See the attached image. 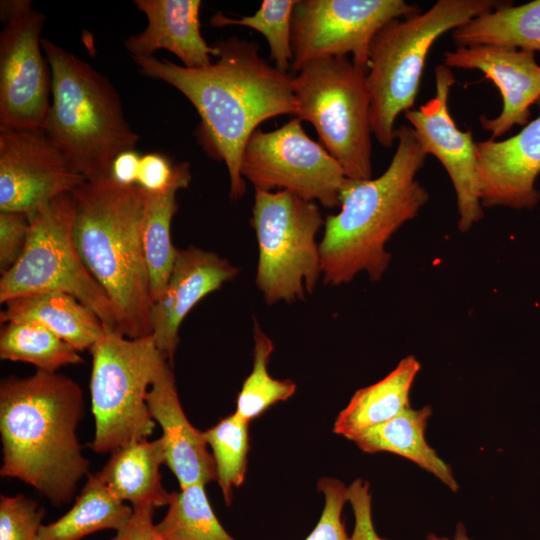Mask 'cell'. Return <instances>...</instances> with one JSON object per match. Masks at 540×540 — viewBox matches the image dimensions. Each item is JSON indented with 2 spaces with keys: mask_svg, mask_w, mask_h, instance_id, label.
<instances>
[{
  "mask_svg": "<svg viewBox=\"0 0 540 540\" xmlns=\"http://www.w3.org/2000/svg\"><path fill=\"white\" fill-rule=\"evenodd\" d=\"M3 325L0 333L2 360L30 363L48 372L83 363L76 348L43 326L29 322Z\"/></svg>",
  "mask_w": 540,
  "mask_h": 540,
  "instance_id": "83f0119b",
  "label": "cell"
},
{
  "mask_svg": "<svg viewBox=\"0 0 540 540\" xmlns=\"http://www.w3.org/2000/svg\"><path fill=\"white\" fill-rule=\"evenodd\" d=\"M506 4L496 0H439L424 12L386 23L369 47L367 84L372 133L392 148L401 113L416 101L427 55L443 34Z\"/></svg>",
  "mask_w": 540,
  "mask_h": 540,
  "instance_id": "8992f818",
  "label": "cell"
},
{
  "mask_svg": "<svg viewBox=\"0 0 540 540\" xmlns=\"http://www.w3.org/2000/svg\"><path fill=\"white\" fill-rule=\"evenodd\" d=\"M253 338V368L242 384L235 411L249 423L275 403L288 400L296 391L293 381L275 379L268 372L267 366L274 346L257 322Z\"/></svg>",
  "mask_w": 540,
  "mask_h": 540,
  "instance_id": "f546056e",
  "label": "cell"
},
{
  "mask_svg": "<svg viewBox=\"0 0 540 540\" xmlns=\"http://www.w3.org/2000/svg\"><path fill=\"white\" fill-rule=\"evenodd\" d=\"M324 223L315 202L287 190L255 189L256 284L268 304L295 302L313 292L322 274L316 234Z\"/></svg>",
  "mask_w": 540,
  "mask_h": 540,
  "instance_id": "30bf717a",
  "label": "cell"
},
{
  "mask_svg": "<svg viewBox=\"0 0 540 540\" xmlns=\"http://www.w3.org/2000/svg\"><path fill=\"white\" fill-rule=\"evenodd\" d=\"M293 77L295 116L310 122L348 179L372 178L371 97L367 71L347 56L304 65Z\"/></svg>",
  "mask_w": 540,
  "mask_h": 540,
  "instance_id": "52a82bcc",
  "label": "cell"
},
{
  "mask_svg": "<svg viewBox=\"0 0 540 540\" xmlns=\"http://www.w3.org/2000/svg\"><path fill=\"white\" fill-rule=\"evenodd\" d=\"M420 368L414 356H407L383 379L357 390L338 414L333 432L354 441L366 430L402 413L410 407V390Z\"/></svg>",
  "mask_w": 540,
  "mask_h": 540,
  "instance_id": "603a6c76",
  "label": "cell"
},
{
  "mask_svg": "<svg viewBox=\"0 0 540 540\" xmlns=\"http://www.w3.org/2000/svg\"><path fill=\"white\" fill-rule=\"evenodd\" d=\"M0 131L42 130L52 76L40 37L45 15L28 0L1 1Z\"/></svg>",
  "mask_w": 540,
  "mask_h": 540,
  "instance_id": "7c38bea8",
  "label": "cell"
},
{
  "mask_svg": "<svg viewBox=\"0 0 540 540\" xmlns=\"http://www.w3.org/2000/svg\"><path fill=\"white\" fill-rule=\"evenodd\" d=\"M30 229L17 262L0 278V303L48 291L70 294L118 330L115 308L83 263L73 238L75 203L61 195L28 216Z\"/></svg>",
  "mask_w": 540,
  "mask_h": 540,
  "instance_id": "9c48e42d",
  "label": "cell"
},
{
  "mask_svg": "<svg viewBox=\"0 0 540 540\" xmlns=\"http://www.w3.org/2000/svg\"><path fill=\"white\" fill-rule=\"evenodd\" d=\"M317 489L323 494L321 516L305 540H351L342 518L344 505L349 501V489L336 478L322 477Z\"/></svg>",
  "mask_w": 540,
  "mask_h": 540,
  "instance_id": "836d02e7",
  "label": "cell"
},
{
  "mask_svg": "<svg viewBox=\"0 0 540 540\" xmlns=\"http://www.w3.org/2000/svg\"><path fill=\"white\" fill-rule=\"evenodd\" d=\"M238 272L237 267L214 252L194 246L178 251L167 287L151 309L152 337L172 366L185 317Z\"/></svg>",
  "mask_w": 540,
  "mask_h": 540,
  "instance_id": "ac0fdd59",
  "label": "cell"
},
{
  "mask_svg": "<svg viewBox=\"0 0 540 540\" xmlns=\"http://www.w3.org/2000/svg\"><path fill=\"white\" fill-rule=\"evenodd\" d=\"M155 528L163 540H236L219 522L200 483L172 492Z\"/></svg>",
  "mask_w": 540,
  "mask_h": 540,
  "instance_id": "f1b7e54d",
  "label": "cell"
},
{
  "mask_svg": "<svg viewBox=\"0 0 540 540\" xmlns=\"http://www.w3.org/2000/svg\"><path fill=\"white\" fill-rule=\"evenodd\" d=\"M420 12L403 0H297L291 22V65L299 71L326 57L352 55L368 69L374 35L390 20Z\"/></svg>",
  "mask_w": 540,
  "mask_h": 540,
  "instance_id": "4fadbf2b",
  "label": "cell"
},
{
  "mask_svg": "<svg viewBox=\"0 0 540 540\" xmlns=\"http://www.w3.org/2000/svg\"><path fill=\"white\" fill-rule=\"evenodd\" d=\"M397 148L377 178H346L339 196L340 211L328 215L319 243L323 282L338 286L366 272L372 281L387 270L385 249L393 234L417 216L429 194L417 180L427 155L412 128L396 129Z\"/></svg>",
  "mask_w": 540,
  "mask_h": 540,
  "instance_id": "3957f363",
  "label": "cell"
},
{
  "mask_svg": "<svg viewBox=\"0 0 540 540\" xmlns=\"http://www.w3.org/2000/svg\"><path fill=\"white\" fill-rule=\"evenodd\" d=\"M0 313L2 324L35 323L70 343L79 352L90 350L107 326L98 315L74 296L48 291L7 301Z\"/></svg>",
  "mask_w": 540,
  "mask_h": 540,
  "instance_id": "44dd1931",
  "label": "cell"
},
{
  "mask_svg": "<svg viewBox=\"0 0 540 540\" xmlns=\"http://www.w3.org/2000/svg\"><path fill=\"white\" fill-rule=\"evenodd\" d=\"M45 509L23 494L0 496V540H35Z\"/></svg>",
  "mask_w": 540,
  "mask_h": 540,
  "instance_id": "d6a6232c",
  "label": "cell"
},
{
  "mask_svg": "<svg viewBox=\"0 0 540 540\" xmlns=\"http://www.w3.org/2000/svg\"><path fill=\"white\" fill-rule=\"evenodd\" d=\"M52 76L50 108L42 130L85 180L110 176L114 158L139 136L127 121L108 77L73 53L42 38Z\"/></svg>",
  "mask_w": 540,
  "mask_h": 540,
  "instance_id": "5b68a950",
  "label": "cell"
},
{
  "mask_svg": "<svg viewBox=\"0 0 540 540\" xmlns=\"http://www.w3.org/2000/svg\"><path fill=\"white\" fill-rule=\"evenodd\" d=\"M84 181L43 130L0 131V212L30 216Z\"/></svg>",
  "mask_w": 540,
  "mask_h": 540,
  "instance_id": "9a60e30c",
  "label": "cell"
},
{
  "mask_svg": "<svg viewBox=\"0 0 540 540\" xmlns=\"http://www.w3.org/2000/svg\"><path fill=\"white\" fill-rule=\"evenodd\" d=\"M459 46L497 45L540 52V0L504 4L452 31Z\"/></svg>",
  "mask_w": 540,
  "mask_h": 540,
  "instance_id": "484cf974",
  "label": "cell"
},
{
  "mask_svg": "<svg viewBox=\"0 0 540 540\" xmlns=\"http://www.w3.org/2000/svg\"><path fill=\"white\" fill-rule=\"evenodd\" d=\"M213 46L216 60L203 68L154 56L132 60L144 75L173 86L192 103L201 119L200 142L226 165L229 196L238 200L246 192L241 161L251 135L267 119L295 116L293 77L263 59L255 42L230 37Z\"/></svg>",
  "mask_w": 540,
  "mask_h": 540,
  "instance_id": "6da1fadb",
  "label": "cell"
},
{
  "mask_svg": "<svg viewBox=\"0 0 540 540\" xmlns=\"http://www.w3.org/2000/svg\"><path fill=\"white\" fill-rule=\"evenodd\" d=\"M383 540H385V539H383ZM427 540H471V539L467 536L466 529H465L464 525L459 523L453 537H451V538H449V537H439V536H436L435 534H429L427 536Z\"/></svg>",
  "mask_w": 540,
  "mask_h": 540,
  "instance_id": "f35d334b",
  "label": "cell"
},
{
  "mask_svg": "<svg viewBox=\"0 0 540 540\" xmlns=\"http://www.w3.org/2000/svg\"><path fill=\"white\" fill-rule=\"evenodd\" d=\"M178 190L179 187L173 186L159 193L148 192L143 249L153 303L164 293L179 251L171 239L172 219L178 209Z\"/></svg>",
  "mask_w": 540,
  "mask_h": 540,
  "instance_id": "4316f807",
  "label": "cell"
},
{
  "mask_svg": "<svg viewBox=\"0 0 540 540\" xmlns=\"http://www.w3.org/2000/svg\"><path fill=\"white\" fill-rule=\"evenodd\" d=\"M30 220L27 214L0 212V271L3 274L20 258L27 242Z\"/></svg>",
  "mask_w": 540,
  "mask_h": 540,
  "instance_id": "d590c367",
  "label": "cell"
},
{
  "mask_svg": "<svg viewBox=\"0 0 540 540\" xmlns=\"http://www.w3.org/2000/svg\"><path fill=\"white\" fill-rule=\"evenodd\" d=\"M190 181L188 163L173 165L166 156L159 153L141 156L136 185L145 191L159 193L173 186L185 189Z\"/></svg>",
  "mask_w": 540,
  "mask_h": 540,
  "instance_id": "e575fe53",
  "label": "cell"
},
{
  "mask_svg": "<svg viewBox=\"0 0 540 540\" xmlns=\"http://www.w3.org/2000/svg\"><path fill=\"white\" fill-rule=\"evenodd\" d=\"M248 426L249 422L234 412L202 431L204 440L212 449L217 481L227 505L232 502L233 487L241 486L246 476Z\"/></svg>",
  "mask_w": 540,
  "mask_h": 540,
  "instance_id": "4dcf8cb0",
  "label": "cell"
},
{
  "mask_svg": "<svg viewBox=\"0 0 540 540\" xmlns=\"http://www.w3.org/2000/svg\"><path fill=\"white\" fill-rule=\"evenodd\" d=\"M444 65L481 71L502 97V110L494 118L482 115L480 123L491 139L503 136L515 125L525 126L530 107L540 99V65L534 52L497 45L459 46L443 54Z\"/></svg>",
  "mask_w": 540,
  "mask_h": 540,
  "instance_id": "2e32d148",
  "label": "cell"
},
{
  "mask_svg": "<svg viewBox=\"0 0 540 540\" xmlns=\"http://www.w3.org/2000/svg\"><path fill=\"white\" fill-rule=\"evenodd\" d=\"M151 417L162 428L165 465L180 488L217 480L216 466L202 431L189 422L181 406L172 365L160 367L146 397Z\"/></svg>",
  "mask_w": 540,
  "mask_h": 540,
  "instance_id": "d6986e66",
  "label": "cell"
},
{
  "mask_svg": "<svg viewBox=\"0 0 540 540\" xmlns=\"http://www.w3.org/2000/svg\"><path fill=\"white\" fill-rule=\"evenodd\" d=\"M91 407L95 434L91 449L98 454L142 439L154 431L155 421L146 397L160 367L168 359L152 335L131 339L106 327L91 347Z\"/></svg>",
  "mask_w": 540,
  "mask_h": 540,
  "instance_id": "ba28073f",
  "label": "cell"
},
{
  "mask_svg": "<svg viewBox=\"0 0 540 540\" xmlns=\"http://www.w3.org/2000/svg\"><path fill=\"white\" fill-rule=\"evenodd\" d=\"M110 454L97 475L116 498L129 502L132 508L169 504L171 493L162 486L159 471L165 464L161 438L134 441Z\"/></svg>",
  "mask_w": 540,
  "mask_h": 540,
  "instance_id": "7402d4cb",
  "label": "cell"
},
{
  "mask_svg": "<svg viewBox=\"0 0 540 540\" xmlns=\"http://www.w3.org/2000/svg\"><path fill=\"white\" fill-rule=\"evenodd\" d=\"M455 77L451 68H435V95L418 109L404 113L421 148L443 165L456 193L458 227L469 230L483 216L477 177L476 142L472 131L460 130L448 106Z\"/></svg>",
  "mask_w": 540,
  "mask_h": 540,
  "instance_id": "5bb4252c",
  "label": "cell"
},
{
  "mask_svg": "<svg viewBox=\"0 0 540 540\" xmlns=\"http://www.w3.org/2000/svg\"><path fill=\"white\" fill-rule=\"evenodd\" d=\"M80 386L56 372L10 376L0 384V475L32 486L53 505L69 503L88 473L77 428L84 417Z\"/></svg>",
  "mask_w": 540,
  "mask_h": 540,
  "instance_id": "7a4b0ae2",
  "label": "cell"
},
{
  "mask_svg": "<svg viewBox=\"0 0 540 540\" xmlns=\"http://www.w3.org/2000/svg\"><path fill=\"white\" fill-rule=\"evenodd\" d=\"M241 175L255 189L290 191L327 208L339 206L346 180L339 162L305 132L294 117L272 131L257 129L248 140Z\"/></svg>",
  "mask_w": 540,
  "mask_h": 540,
  "instance_id": "8fae6325",
  "label": "cell"
},
{
  "mask_svg": "<svg viewBox=\"0 0 540 540\" xmlns=\"http://www.w3.org/2000/svg\"><path fill=\"white\" fill-rule=\"evenodd\" d=\"M147 18L146 28L124 41L132 57H151L160 49L172 52L182 66H209L215 55L200 31V0H135Z\"/></svg>",
  "mask_w": 540,
  "mask_h": 540,
  "instance_id": "ffe728a7",
  "label": "cell"
},
{
  "mask_svg": "<svg viewBox=\"0 0 540 540\" xmlns=\"http://www.w3.org/2000/svg\"><path fill=\"white\" fill-rule=\"evenodd\" d=\"M141 156L132 150L119 153L110 168V177L118 184L136 185Z\"/></svg>",
  "mask_w": 540,
  "mask_h": 540,
  "instance_id": "74e56055",
  "label": "cell"
},
{
  "mask_svg": "<svg viewBox=\"0 0 540 540\" xmlns=\"http://www.w3.org/2000/svg\"><path fill=\"white\" fill-rule=\"evenodd\" d=\"M132 514V506L116 498L97 473L89 474L73 506L56 521L42 525L35 540H82L102 530L117 532Z\"/></svg>",
  "mask_w": 540,
  "mask_h": 540,
  "instance_id": "d4e9b609",
  "label": "cell"
},
{
  "mask_svg": "<svg viewBox=\"0 0 540 540\" xmlns=\"http://www.w3.org/2000/svg\"><path fill=\"white\" fill-rule=\"evenodd\" d=\"M154 507L133 508L127 524L111 540H163L153 523Z\"/></svg>",
  "mask_w": 540,
  "mask_h": 540,
  "instance_id": "8d00e7d4",
  "label": "cell"
},
{
  "mask_svg": "<svg viewBox=\"0 0 540 540\" xmlns=\"http://www.w3.org/2000/svg\"><path fill=\"white\" fill-rule=\"evenodd\" d=\"M540 107V99L538 100ZM479 196L483 207L533 208L540 194V114L505 140L476 142Z\"/></svg>",
  "mask_w": 540,
  "mask_h": 540,
  "instance_id": "e0dca14e",
  "label": "cell"
},
{
  "mask_svg": "<svg viewBox=\"0 0 540 540\" xmlns=\"http://www.w3.org/2000/svg\"><path fill=\"white\" fill-rule=\"evenodd\" d=\"M297 0H263L259 9L251 16L233 19L222 13L210 19L213 27L240 25L261 33L267 40L270 58L275 67L286 72L292 62L291 22Z\"/></svg>",
  "mask_w": 540,
  "mask_h": 540,
  "instance_id": "1f68e13d",
  "label": "cell"
},
{
  "mask_svg": "<svg viewBox=\"0 0 540 540\" xmlns=\"http://www.w3.org/2000/svg\"><path fill=\"white\" fill-rule=\"evenodd\" d=\"M73 238L88 271L103 288L123 335H152L149 277L143 249L148 192L110 176L85 180L71 193Z\"/></svg>",
  "mask_w": 540,
  "mask_h": 540,
  "instance_id": "277c9868",
  "label": "cell"
},
{
  "mask_svg": "<svg viewBox=\"0 0 540 540\" xmlns=\"http://www.w3.org/2000/svg\"><path fill=\"white\" fill-rule=\"evenodd\" d=\"M431 414L430 406L419 409L410 406L391 420L366 430L354 442L365 453L391 452L407 458L456 492L459 485L452 469L425 438Z\"/></svg>",
  "mask_w": 540,
  "mask_h": 540,
  "instance_id": "cb8c5ba5",
  "label": "cell"
}]
</instances>
